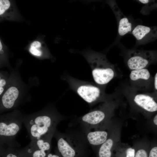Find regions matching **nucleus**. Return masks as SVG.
<instances>
[{"label": "nucleus", "instance_id": "6", "mask_svg": "<svg viewBox=\"0 0 157 157\" xmlns=\"http://www.w3.org/2000/svg\"><path fill=\"white\" fill-rule=\"evenodd\" d=\"M154 58V52L152 51L135 50L130 54L127 65L129 69L133 70L144 69Z\"/></svg>", "mask_w": 157, "mask_h": 157}, {"label": "nucleus", "instance_id": "1", "mask_svg": "<svg viewBox=\"0 0 157 157\" xmlns=\"http://www.w3.org/2000/svg\"><path fill=\"white\" fill-rule=\"evenodd\" d=\"M62 119L58 115L40 113L24 117L23 123L31 140H51Z\"/></svg>", "mask_w": 157, "mask_h": 157}, {"label": "nucleus", "instance_id": "2", "mask_svg": "<svg viewBox=\"0 0 157 157\" xmlns=\"http://www.w3.org/2000/svg\"><path fill=\"white\" fill-rule=\"evenodd\" d=\"M53 137L56 141L57 149L62 157H75L80 150L88 145L82 131L62 133L56 129Z\"/></svg>", "mask_w": 157, "mask_h": 157}, {"label": "nucleus", "instance_id": "25", "mask_svg": "<svg viewBox=\"0 0 157 157\" xmlns=\"http://www.w3.org/2000/svg\"><path fill=\"white\" fill-rule=\"evenodd\" d=\"M153 122L154 124L156 125H157V115L156 114L154 117L153 119Z\"/></svg>", "mask_w": 157, "mask_h": 157}, {"label": "nucleus", "instance_id": "19", "mask_svg": "<svg viewBox=\"0 0 157 157\" xmlns=\"http://www.w3.org/2000/svg\"><path fill=\"white\" fill-rule=\"evenodd\" d=\"M7 152L5 155V157H19L17 154L15 149L13 147H8Z\"/></svg>", "mask_w": 157, "mask_h": 157}, {"label": "nucleus", "instance_id": "17", "mask_svg": "<svg viewBox=\"0 0 157 157\" xmlns=\"http://www.w3.org/2000/svg\"><path fill=\"white\" fill-rule=\"evenodd\" d=\"M41 42L38 41H33L31 44L29 48V51L32 54L37 56H40L42 54L40 48L42 46Z\"/></svg>", "mask_w": 157, "mask_h": 157}, {"label": "nucleus", "instance_id": "10", "mask_svg": "<svg viewBox=\"0 0 157 157\" xmlns=\"http://www.w3.org/2000/svg\"><path fill=\"white\" fill-rule=\"evenodd\" d=\"M110 66V64L109 63L105 67H97L93 69L92 74L96 83L100 85H104L113 79L114 73Z\"/></svg>", "mask_w": 157, "mask_h": 157}, {"label": "nucleus", "instance_id": "23", "mask_svg": "<svg viewBox=\"0 0 157 157\" xmlns=\"http://www.w3.org/2000/svg\"><path fill=\"white\" fill-rule=\"evenodd\" d=\"M7 146H8L6 145L0 141V151L4 150V148Z\"/></svg>", "mask_w": 157, "mask_h": 157}, {"label": "nucleus", "instance_id": "28", "mask_svg": "<svg viewBox=\"0 0 157 157\" xmlns=\"http://www.w3.org/2000/svg\"></svg>", "mask_w": 157, "mask_h": 157}, {"label": "nucleus", "instance_id": "3", "mask_svg": "<svg viewBox=\"0 0 157 157\" xmlns=\"http://www.w3.org/2000/svg\"><path fill=\"white\" fill-rule=\"evenodd\" d=\"M24 117L17 113L0 115V141L8 147L20 146L16 137L22 129Z\"/></svg>", "mask_w": 157, "mask_h": 157}, {"label": "nucleus", "instance_id": "15", "mask_svg": "<svg viewBox=\"0 0 157 157\" xmlns=\"http://www.w3.org/2000/svg\"><path fill=\"white\" fill-rule=\"evenodd\" d=\"M13 4L9 0H0V20L10 19L14 13Z\"/></svg>", "mask_w": 157, "mask_h": 157}, {"label": "nucleus", "instance_id": "20", "mask_svg": "<svg viewBox=\"0 0 157 157\" xmlns=\"http://www.w3.org/2000/svg\"><path fill=\"white\" fill-rule=\"evenodd\" d=\"M135 151L134 148L131 147L128 148L126 151L125 157H134Z\"/></svg>", "mask_w": 157, "mask_h": 157}, {"label": "nucleus", "instance_id": "14", "mask_svg": "<svg viewBox=\"0 0 157 157\" xmlns=\"http://www.w3.org/2000/svg\"><path fill=\"white\" fill-rule=\"evenodd\" d=\"M19 94V91L16 88L11 87L9 88L1 99V104L3 107L6 109L12 108L15 105Z\"/></svg>", "mask_w": 157, "mask_h": 157}, {"label": "nucleus", "instance_id": "4", "mask_svg": "<svg viewBox=\"0 0 157 157\" xmlns=\"http://www.w3.org/2000/svg\"><path fill=\"white\" fill-rule=\"evenodd\" d=\"M106 118L104 111L97 110L85 114L78 121L81 127L82 131L85 132L93 129H96L104 126Z\"/></svg>", "mask_w": 157, "mask_h": 157}, {"label": "nucleus", "instance_id": "5", "mask_svg": "<svg viewBox=\"0 0 157 157\" xmlns=\"http://www.w3.org/2000/svg\"><path fill=\"white\" fill-rule=\"evenodd\" d=\"M51 140L40 139L31 140L29 144L19 151L24 156L31 157H45L51 147Z\"/></svg>", "mask_w": 157, "mask_h": 157}, {"label": "nucleus", "instance_id": "11", "mask_svg": "<svg viewBox=\"0 0 157 157\" xmlns=\"http://www.w3.org/2000/svg\"><path fill=\"white\" fill-rule=\"evenodd\" d=\"M79 95L89 103L95 101L100 95V91L97 87L91 85H81L77 90Z\"/></svg>", "mask_w": 157, "mask_h": 157}, {"label": "nucleus", "instance_id": "12", "mask_svg": "<svg viewBox=\"0 0 157 157\" xmlns=\"http://www.w3.org/2000/svg\"><path fill=\"white\" fill-rule=\"evenodd\" d=\"M116 132L110 134L107 140L99 147L98 157H112V150L119 141V134Z\"/></svg>", "mask_w": 157, "mask_h": 157}, {"label": "nucleus", "instance_id": "22", "mask_svg": "<svg viewBox=\"0 0 157 157\" xmlns=\"http://www.w3.org/2000/svg\"><path fill=\"white\" fill-rule=\"evenodd\" d=\"M6 81L3 79H1L0 77V95L3 93L4 88L3 87L6 84Z\"/></svg>", "mask_w": 157, "mask_h": 157}, {"label": "nucleus", "instance_id": "13", "mask_svg": "<svg viewBox=\"0 0 157 157\" xmlns=\"http://www.w3.org/2000/svg\"><path fill=\"white\" fill-rule=\"evenodd\" d=\"M134 101L138 106L147 111L153 113L157 110V102L149 96L138 94L135 97Z\"/></svg>", "mask_w": 157, "mask_h": 157}, {"label": "nucleus", "instance_id": "16", "mask_svg": "<svg viewBox=\"0 0 157 157\" xmlns=\"http://www.w3.org/2000/svg\"><path fill=\"white\" fill-rule=\"evenodd\" d=\"M150 76V74L149 71L144 68L133 70L130 75V79L133 81L139 79L147 80L149 79Z\"/></svg>", "mask_w": 157, "mask_h": 157}, {"label": "nucleus", "instance_id": "9", "mask_svg": "<svg viewBox=\"0 0 157 157\" xmlns=\"http://www.w3.org/2000/svg\"><path fill=\"white\" fill-rule=\"evenodd\" d=\"M104 126L95 129L94 131L89 130L83 132L88 145L94 147L98 148L107 140L110 134Z\"/></svg>", "mask_w": 157, "mask_h": 157}, {"label": "nucleus", "instance_id": "27", "mask_svg": "<svg viewBox=\"0 0 157 157\" xmlns=\"http://www.w3.org/2000/svg\"><path fill=\"white\" fill-rule=\"evenodd\" d=\"M3 45L0 39V53H2V52L3 51Z\"/></svg>", "mask_w": 157, "mask_h": 157}, {"label": "nucleus", "instance_id": "7", "mask_svg": "<svg viewBox=\"0 0 157 157\" xmlns=\"http://www.w3.org/2000/svg\"><path fill=\"white\" fill-rule=\"evenodd\" d=\"M132 33L138 43L141 44L147 43L156 39L157 27L138 25L133 29Z\"/></svg>", "mask_w": 157, "mask_h": 157}, {"label": "nucleus", "instance_id": "26", "mask_svg": "<svg viewBox=\"0 0 157 157\" xmlns=\"http://www.w3.org/2000/svg\"><path fill=\"white\" fill-rule=\"evenodd\" d=\"M47 157H60V156L57 155L53 154H51L49 153L48 154Z\"/></svg>", "mask_w": 157, "mask_h": 157}, {"label": "nucleus", "instance_id": "24", "mask_svg": "<svg viewBox=\"0 0 157 157\" xmlns=\"http://www.w3.org/2000/svg\"><path fill=\"white\" fill-rule=\"evenodd\" d=\"M154 86L156 90H157V73H156L154 78Z\"/></svg>", "mask_w": 157, "mask_h": 157}, {"label": "nucleus", "instance_id": "18", "mask_svg": "<svg viewBox=\"0 0 157 157\" xmlns=\"http://www.w3.org/2000/svg\"><path fill=\"white\" fill-rule=\"evenodd\" d=\"M134 157H148L147 151L144 147H141L135 151Z\"/></svg>", "mask_w": 157, "mask_h": 157}, {"label": "nucleus", "instance_id": "21", "mask_svg": "<svg viewBox=\"0 0 157 157\" xmlns=\"http://www.w3.org/2000/svg\"><path fill=\"white\" fill-rule=\"evenodd\" d=\"M148 157H157V147H153L150 149Z\"/></svg>", "mask_w": 157, "mask_h": 157}, {"label": "nucleus", "instance_id": "8", "mask_svg": "<svg viewBox=\"0 0 157 157\" xmlns=\"http://www.w3.org/2000/svg\"><path fill=\"white\" fill-rule=\"evenodd\" d=\"M116 17L118 26V33L119 35L123 36L131 32L132 24L127 17L124 15L120 10L115 1H108Z\"/></svg>", "mask_w": 157, "mask_h": 157}]
</instances>
